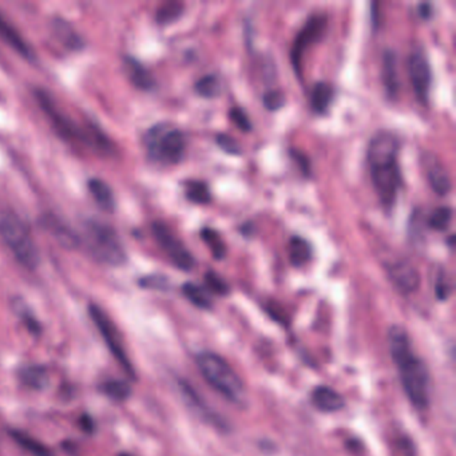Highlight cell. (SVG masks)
Returning a JSON list of instances; mask_svg holds the SVG:
<instances>
[{"instance_id": "6da1fadb", "label": "cell", "mask_w": 456, "mask_h": 456, "mask_svg": "<svg viewBox=\"0 0 456 456\" xmlns=\"http://www.w3.org/2000/svg\"><path fill=\"white\" fill-rule=\"evenodd\" d=\"M388 345L407 398L415 408L425 410L430 403V373L423 360L413 354L407 331L401 325L391 327Z\"/></svg>"}, {"instance_id": "7a4b0ae2", "label": "cell", "mask_w": 456, "mask_h": 456, "mask_svg": "<svg viewBox=\"0 0 456 456\" xmlns=\"http://www.w3.org/2000/svg\"><path fill=\"white\" fill-rule=\"evenodd\" d=\"M196 361L201 375L214 390L232 403L244 404L246 401L244 383L223 357L205 351L201 352Z\"/></svg>"}, {"instance_id": "3957f363", "label": "cell", "mask_w": 456, "mask_h": 456, "mask_svg": "<svg viewBox=\"0 0 456 456\" xmlns=\"http://www.w3.org/2000/svg\"><path fill=\"white\" fill-rule=\"evenodd\" d=\"M0 238L22 267L33 270L39 265V250L31 233L22 218L11 209L0 208Z\"/></svg>"}, {"instance_id": "277c9868", "label": "cell", "mask_w": 456, "mask_h": 456, "mask_svg": "<svg viewBox=\"0 0 456 456\" xmlns=\"http://www.w3.org/2000/svg\"><path fill=\"white\" fill-rule=\"evenodd\" d=\"M85 238L90 255L102 264L118 267L126 261L121 238L110 225L91 220L85 226Z\"/></svg>"}, {"instance_id": "5b68a950", "label": "cell", "mask_w": 456, "mask_h": 456, "mask_svg": "<svg viewBox=\"0 0 456 456\" xmlns=\"http://www.w3.org/2000/svg\"><path fill=\"white\" fill-rule=\"evenodd\" d=\"M146 149L149 157L161 164H179L185 154L186 139L179 129H169L165 124H158L149 130L145 137Z\"/></svg>"}, {"instance_id": "8992f818", "label": "cell", "mask_w": 456, "mask_h": 456, "mask_svg": "<svg viewBox=\"0 0 456 456\" xmlns=\"http://www.w3.org/2000/svg\"><path fill=\"white\" fill-rule=\"evenodd\" d=\"M89 314L94 325L97 327L105 344L110 351L112 357L117 360V363L122 367L123 371L132 378H135V371L130 359L127 356V352L124 349L122 339L120 331L117 329V325L112 323L109 314L100 308V305L91 304L89 307Z\"/></svg>"}, {"instance_id": "52a82bcc", "label": "cell", "mask_w": 456, "mask_h": 456, "mask_svg": "<svg viewBox=\"0 0 456 456\" xmlns=\"http://www.w3.org/2000/svg\"><path fill=\"white\" fill-rule=\"evenodd\" d=\"M371 176L381 203L386 208L393 206L398 191L401 189V182H403L398 159L372 165Z\"/></svg>"}, {"instance_id": "ba28073f", "label": "cell", "mask_w": 456, "mask_h": 456, "mask_svg": "<svg viewBox=\"0 0 456 456\" xmlns=\"http://www.w3.org/2000/svg\"><path fill=\"white\" fill-rule=\"evenodd\" d=\"M35 97H36L41 109L50 120L56 133L65 139H75L77 138L79 141L86 142L88 130L79 129L78 124L73 122L66 114L59 109L55 100H53V97L46 90H35Z\"/></svg>"}, {"instance_id": "9c48e42d", "label": "cell", "mask_w": 456, "mask_h": 456, "mask_svg": "<svg viewBox=\"0 0 456 456\" xmlns=\"http://www.w3.org/2000/svg\"><path fill=\"white\" fill-rule=\"evenodd\" d=\"M152 230L157 243L165 250L170 261L176 267L184 272H189L196 265L194 257L185 248V245L179 241V238L176 237V234L169 229L167 225L164 223H154L152 226Z\"/></svg>"}, {"instance_id": "30bf717a", "label": "cell", "mask_w": 456, "mask_h": 456, "mask_svg": "<svg viewBox=\"0 0 456 456\" xmlns=\"http://www.w3.org/2000/svg\"><path fill=\"white\" fill-rule=\"evenodd\" d=\"M327 23L328 22L325 15H313L307 21L299 35L296 36L290 51V59L297 77H301L302 74L301 63H302V55L305 50L309 48L313 43H317L323 38L327 30Z\"/></svg>"}, {"instance_id": "8fae6325", "label": "cell", "mask_w": 456, "mask_h": 456, "mask_svg": "<svg viewBox=\"0 0 456 456\" xmlns=\"http://www.w3.org/2000/svg\"><path fill=\"white\" fill-rule=\"evenodd\" d=\"M408 70L418 100L422 103H427L433 83V71L423 51L412 53L408 62Z\"/></svg>"}, {"instance_id": "7c38bea8", "label": "cell", "mask_w": 456, "mask_h": 456, "mask_svg": "<svg viewBox=\"0 0 456 456\" xmlns=\"http://www.w3.org/2000/svg\"><path fill=\"white\" fill-rule=\"evenodd\" d=\"M399 152V141L391 132H378L375 134L368 146V162L369 166L376 165L380 162H387L398 159Z\"/></svg>"}, {"instance_id": "4fadbf2b", "label": "cell", "mask_w": 456, "mask_h": 456, "mask_svg": "<svg viewBox=\"0 0 456 456\" xmlns=\"http://www.w3.org/2000/svg\"><path fill=\"white\" fill-rule=\"evenodd\" d=\"M388 276L396 290L404 295L413 293L420 287V273L407 260H399L387 267Z\"/></svg>"}, {"instance_id": "5bb4252c", "label": "cell", "mask_w": 456, "mask_h": 456, "mask_svg": "<svg viewBox=\"0 0 456 456\" xmlns=\"http://www.w3.org/2000/svg\"><path fill=\"white\" fill-rule=\"evenodd\" d=\"M0 39L14 48L24 59L27 60L35 59V53L31 46L27 43V41L14 27V24H11L9 19H6L1 14H0Z\"/></svg>"}, {"instance_id": "9a60e30c", "label": "cell", "mask_w": 456, "mask_h": 456, "mask_svg": "<svg viewBox=\"0 0 456 456\" xmlns=\"http://www.w3.org/2000/svg\"><path fill=\"white\" fill-rule=\"evenodd\" d=\"M424 161H425L424 165H425V170H427V177H428L431 188L436 194L447 196L452 188L448 171L433 154H427Z\"/></svg>"}, {"instance_id": "2e32d148", "label": "cell", "mask_w": 456, "mask_h": 456, "mask_svg": "<svg viewBox=\"0 0 456 456\" xmlns=\"http://www.w3.org/2000/svg\"><path fill=\"white\" fill-rule=\"evenodd\" d=\"M313 405L322 412H337L344 408V398L334 388L319 386L312 392Z\"/></svg>"}, {"instance_id": "e0dca14e", "label": "cell", "mask_w": 456, "mask_h": 456, "mask_svg": "<svg viewBox=\"0 0 456 456\" xmlns=\"http://www.w3.org/2000/svg\"><path fill=\"white\" fill-rule=\"evenodd\" d=\"M18 378L24 387L33 391H45L50 386V375L43 366L28 364L18 371Z\"/></svg>"}, {"instance_id": "ac0fdd59", "label": "cell", "mask_w": 456, "mask_h": 456, "mask_svg": "<svg viewBox=\"0 0 456 456\" xmlns=\"http://www.w3.org/2000/svg\"><path fill=\"white\" fill-rule=\"evenodd\" d=\"M42 225L48 230V233L53 234V237L56 238V241L67 249L78 248L79 238L77 234L74 233L66 223H62L54 216H45L42 220Z\"/></svg>"}, {"instance_id": "d6986e66", "label": "cell", "mask_w": 456, "mask_h": 456, "mask_svg": "<svg viewBox=\"0 0 456 456\" xmlns=\"http://www.w3.org/2000/svg\"><path fill=\"white\" fill-rule=\"evenodd\" d=\"M124 67H126L129 78L137 89L149 91L156 86V80L153 78V75L149 73V70L144 65H141L138 60H135L134 58H126Z\"/></svg>"}, {"instance_id": "ffe728a7", "label": "cell", "mask_w": 456, "mask_h": 456, "mask_svg": "<svg viewBox=\"0 0 456 456\" xmlns=\"http://www.w3.org/2000/svg\"><path fill=\"white\" fill-rule=\"evenodd\" d=\"M383 82L387 94L391 98H395L399 92V77L396 66V55L393 51L387 50L383 55Z\"/></svg>"}, {"instance_id": "44dd1931", "label": "cell", "mask_w": 456, "mask_h": 456, "mask_svg": "<svg viewBox=\"0 0 456 456\" xmlns=\"http://www.w3.org/2000/svg\"><path fill=\"white\" fill-rule=\"evenodd\" d=\"M179 387H181V391H182V395L185 396V401L189 403L190 407H191L194 411H197V413L201 415L202 419H206V420H209L211 423L218 424V425L223 427V424L220 423V418H218L216 413H213L212 410L203 403V401L198 396V393L191 388L190 384L185 383V381H181V383H179Z\"/></svg>"}, {"instance_id": "7402d4cb", "label": "cell", "mask_w": 456, "mask_h": 456, "mask_svg": "<svg viewBox=\"0 0 456 456\" xmlns=\"http://www.w3.org/2000/svg\"><path fill=\"white\" fill-rule=\"evenodd\" d=\"M12 440L19 445L26 452L33 456H53L51 450L31 435L21 431V430H10Z\"/></svg>"}, {"instance_id": "603a6c76", "label": "cell", "mask_w": 456, "mask_h": 456, "mask_svg": "<svg viewBox=\"0 0 456 456\" xmlns=\"http://www.w3.org/2000/svg\"><path fill=\"white\" fill-rule=\"evenodd\" d=\"M88 186H89L90 194L92 196V198L100 208L106 212H112L115 208V198H114L112 188L100 179H90Z\"/></svg>"}, {"instance_id": "cb8c5ba5", "label": "cell", "mask_w": 456, "mask_h": 456, "mask_svg": "<svg viewBox=\"0 0 456 456\" xmlns=\"http://www.w3.org/2000/svg\"><path fill=\"white\" fill-rule=\"evenodd\" d=\"M334 90L331 85L325 82H319L312 90V107L317 114H325L328 112L332 100H334Z\"/></svg>"}, {"instance_id": "d4e9b609", "label": "cell", "mask_w": 456, "mask_h": 456, "mask_svg": "<svg viewBox=\"0 0 456 456\" xmlns=\"http://www.w3.org/2000/svg\"><path fill=\"white\" fill-rule=\"evenodd\" d=\"M182 293L197 308H201V309H211L212 308V296H211V292L206 288L197 285L194 282H185L182 285Z\"/></svg>"}, {"instance_id": "484cf974", "label": "cell", "mask_w": 456, "mask_h": 456, "mask_svg": "<svg viewBox=\"0 0 456 456\" xmlns=\"http://www.w3.org/2000/svg\"><path fill=\"white\" fill-rule=\"evenodd\" d=\"M313 256V249L311 244L301 238V237H293L290 244V258L293 267H300L311 261Z\"/></svg>"}, {"instance_id": "4316f807", "label": "cell", "mask_w": 456, "mask_h": 456, "mask_svg": "<svg viewBox=\"0 0 456 456\" xmlns=\"http://www.w3.org/2000/svg\"><path fill=\"white\" fill-rule=\"evenodd\" d=\"M100 391L112 401H124L132 395V386L124 380L110 378L100 384Z\"/></svg>"}, {"instance_id": "83f0119b", "label": "cell", "mask_w": 456, "mask_h": 456, "mask_svg": "<svg viewBox=\"0 0 456 456\" xmlns=\"http://www.w3.org/2000/svg\"><path fill=\"white\" fill-rule=\"evenodd\" d=\"M185 10V4L179 0H170L159 6L156 12V21L158 24L166 26L170 23L179 21Z\"/></svg>"}, {"instance_id": "f1b7e54d", "label": "cell", "mask_w": 456, "mask_h": 456, "mask_svg": "<svg viewBox=\"0 0 456 456\" xmlns=\"http://www.w3.org/2000/svg\"><path fill=\"white\" fill-rule=\"evenodd\" d=\"M54 31L58 35V38L63 42V45L67 46L68 48L78 50L83 46L82 38L65 21H54Z\"/></svg>"}, {"instance_id": "f546056e", "label": "cell", "mask_w": 456, "mask_h": 456, "mask_svg": "<svg viewBox=\"0 0 456 456\" xmlns=\"http://www.w3.org/2000/svg\"><path fill=\"white\" fill-rule=\"evenodd\" d=\"M201 238L205 244L212 250L213 256L216 260H223L226 256V245L221 238V234L212 228H203L201 230Z\"/></svg>"}, {"instance_id": "4dcf8cb0", "label": "cell", "mask_w": 456, "mask_h": 456, "mask_svg": "<svg viewBox=\"0 0 456 456\" xmlns=\"http://www.w3.org/2000/svg\"><path fill=\"white\" fill-rule=\"evenodd\" d=\"M194 89L203 98H216L221 94V80L216 75H205L196 82Z\"/></svg>"}, {"instance_id": "1f68e13d", "label": "cell", "mask_w": 456, "mask_h": 456, "mask_svg": "<svg viewBox=\"0 0 456 456\" xmlns=\"http://www.w3.org/2000/svg\"><path fill=\"white\" fill-rule=\"evenodd\" d=\"M186 197L194 203H209L212 201V194L209 186L202 181H189L186 182Z\"/></svg>"}, {"instance_id": "d6a6232c", "label": "cell", "mask_w": 456, "mask_h": 456, "mask_svg": "<svg viewBox=\"0 0 456 456\" xmlns=\"http://www.w3.org/2000/svg\"><path fill=\"white\" fill-rule=\"evenodd\" d=\"M452 220V209L448 206H440L435 209L428 218V226L438 232H443Z\"/></svg>"}, {"instance_id": "836d02e7", "label": "cell", "mask_w": 456, "mask_h": 456, "mask_svg": "<svg viewBox=\"0 0 456 456\" xmlns=\"http://www.w3.org/2000/svg\"><path fill=\"white\" fill-rule=\"evenodd\" d=\"M205 282L208 290H211L216 295L220 296H228L230 293V287L229 284L223 280L218 273H216L214 270H208L205 275Z\"/></svg>"}, {"instance_id": "e575fe53", "label": "cell", "mask_w": 456, "mask_h": 456, "mask_svg": "<svg viewBox=\"0 0 456 456\" xmlns=\"http://www.w3.org/2000/svg\"><path fill=\"white\" fill-rule=\"evenodd\" d=\"M452 292V284L445 270H440L435 281V295L439 300H447Z\"/></svg>"}, {"instance_id": "d590c367", "label": "cell", "mask_w": 456, "mask_h": 456, "mask_svg": "<svg viewBox=\"0 0 456 456\" xmlns=\"http://www.w3.org/2000/svg\"><path fill=\"white\" fill-rule=\"evenodd\" d=\"M263 103H264V106L267 107V110L276 112V110H280L285 105V95L278 90L267 91L263 97Z\"/></svg>"}, {"instance_id": "8d00e7d4", "label": "cell", "mask_w": 456, "mask_h": 456, "mask_svg": "<svg viewBox=\"0 0 456 456\" xmlns=\"http://www.w3.org/2000/svg\"><path fill=\"white\" fill-rule=\"evenodd\" d=\"M216 142L228 154H232V156L241 154V146L234 139L233 137H230L228 134H218L216 138Z\"/></svg>"}, {"instance_id": "74e56055", "label": "cell", "mask_w": 456, "mask_h": 456, "mask_svg": "<svg viewBox=\"0 0 456 456\" xmlns=\"http://www.w3.org/2000/svg\"><path fill=\"white\" fill-rule=\"evenodd\" d=\"M139 285L147 290H167L170 287V282L165 276L152 275V276L141 278Z\"/></svg>"}, {"instance_id": "f35d334b", "label": "cell", "mask_w": 456, "mask_h": 456, "mask_svg": "<svg viewBox=\"0 0 456 456\" xmlns=\"http://www.w3.org/2000/svg\"><path fill=\"white\" fill-rule=\"evenodd\" d=\"M229 117H230V120L237 124V127H238L240 130L246 132V133L252 130V122L249 121V117L246 115V112H245L243 109H240V107L230 109Z\"/></svg>"}, {"instance_id": "ab89813d", "label": "cell", "mask_w": 456, "mask_h": 456, "mask_svg": "<svg viewBox=\"0 0 456 456\" xmlns=\"http://www.w3.org/2000/svg\"><path fill=\"white\" fill-rule=\"evenodd\" d=\"M292 157L295 158V161H297V164L300 165V169L305 176L311 174V162L308 159V157L305 156L304 153H301L299 150H292L290 152Z\"/></svg>"}, {"instance_id": "60d3db41", "label": "cell", "mask_w": 456, "mask_h": 456, "mask_svg": "<svg viewBox=\"0 0 456 456\" xmlns=\"http://www.w3.org/2000/svg\"><path fill=\"white\" fill-rule=\"evenodd\" d=\"M18 313L21 314L22 319H24V323H26L27 328H28L31 332H38V331L41 329V328H39V324L36 323V320H35V317L31 316V313L23 307V304H21Z\"/></svg>"}, {"instance_id": "b9f144b4", "label": "cell", "mask_w": 456, "mask_h": 456, "mask_svg": "<svg viewBox=\"0 0 456 456\" xmlns=\"http://www.w3.org/2000/svg\"><path fill=\"white\" fill-rule=\"evenodd\" d=\"M419 14L423 19H428L433 14V4L431 3H422L419 6Z\"/></svg>"}, {"instance_id": "7bdbcfd3", "label": "cell", "mask_w": 456, "mask_h": 456, "mask_svg": "<svg viewBox=\"0 0 456 456\" xmlns=\"http://www.w3.org/2000/svg\"><path fill=\"white\" fill-rule=\"evenodd\" d=\"M120 456H133L132 454H120Z\"/></svg>"}]
</instances>
